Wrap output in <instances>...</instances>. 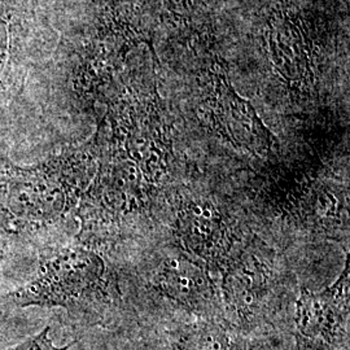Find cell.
Masks as SVG:
<instances>
[{"label": "cell", "mask_w": 350, "mask_h": 350, "mask_svg": "<svg viewBox=\"0 0 350 350\" xmlns=\"http://www.w3.org/2000/svg\"><path fill=\"white\" fill-rule=\"evenodd\" d=\"M98 167L94 138L29 166L0 153V263L46 239L77 211Z\"/></svg>", "instance_id": "6da1fadb"}, {"label": "cell", "mask_w": 350, "mask_h": 350, "mask_svg": "<svg viewBox=\"0 0 350 350\" xmlns=\"http://www.w3.org/2000/svg\"><path fill=\"white\" fill-rule=\"evenodd\" d=\"M107 112L94 140L98 150L134 165L150 187L167 175L172 159L170 126L157 95L125 86L107 98Z\"/></svg>", "instance_id": "7a4b0ae2"}, {"label": "cell", "mask_w": 350, "mask_h": 350, "mask_svg": "<svg viewBox=\"0 0 350 350\" xmlns=\"http://www.w3.org/2000/svg\"><path fill=\"white\" fill-rule=\"evenodd\" d=\"M1 300L16 308H64L99 315L111 301L108 267L96 250L82 244L42 250L36 276Z\"/></svg>", "instance_id": "3957f363"}, {"label": "cell", "mask_w": 350, "mask_h": 350, "mask_svg": "<svg viewBox=\"0 0 350 350\" xmlns=\"http://www.w3.org/2000/svg\"><path fill=\"white\" fill-rule=\"evenodd\" d=\"M200 88L199 116L209 130L237 148L256 154L270 152L275 137L263 125L250 101L240 98L230 85L227 69L218 57L205 70Z\"/></svg>", "instance_id": "277c9868"}, {"label": "cell", "mask_w": 350, "mask_h": 350, "mask_svg": "<svg viewBox=\"0 0 350 350\" xmlns=\"http://www.w3.org/2000/svg\"><path fill=\"white\" fill-rule=\"evenodd\" d=\"M349 260L338 280L322 292L301 288L295 310L299 350H338L349 341Z\"/></svg>", "instance_id": "5b68a950"}, {"label": "cell", "mask_w": 350, "mask_h": 350, "mask_svg": "<svg viewBox=\"0 0 350 350\" xmlns=\"http://www.w3.org/2000/svg\"><path fill=\"white\" fill-rule=\"evenodd\" d=\"M143 39L142 30L130 20L129 13H107L78 65L75 77L77 92L85 99L104 96L113 75L125 63L129 51Z\"/></svg>", "instance_id": "8992f818"}, {"label": "cell", "mask_w": 350, "mask_h": 350, "mask_svg": "<svg viewBox=\"0 0 350 350\" xmlns=\"http://www.w3.org/2000/svg\"><path fill=\"white\" fill-rule=\"evenodd\" d=\"M222 296L239 329L250 331L262 322L273 291V270L258 253L244 250L226 263Z\"/></svg>", "instance_id": "52a82bcc"}, {"label": "cell", "mask_w": 350, "mask_h": 350, "mask_svg": "<svg viewBox=\"0 0 350 350\" xmlns=\"http://www.w3.org/2000/svg\"><path fill=\"white\" fill-rule=\"evenodd\" d=\"M175 232L186 250L214 266H224L230 260L234 245L231 227L212 202L188 199L178 211Z\"/></svg>", "instance_id": "ba28073f"}, {"label": "cell", "mask_w": 350, "mask_h": 350, "mask_svg": "<svg viewBox=\"0 0 350 350\" xmlns=\"http://www.w3.org/2000/svg\"><path fill=\"white\" fill-rule=\"evenodd\" d=\"M153 284L165 297L188 312L200 314L201 318L217 319L219 297L211 276L200 263L185 256L172 257L163 262Z\"/></svg>", "instance_id": "9c48e42d"}, {"label": "cell", "mask_w": 350, "mask_h": 350, "mask_svg": "<svg viewBox=\"0 0 350 350\" xmlns=\"http://www.w3.org/2000/svg\"><path fill=\"white\" fill-rule=\"evenodd\" d=\"M21 26L7 0H0V108L21 91L25 62L21 55Z\"/></svg>", "instance_id": "30bf717a"}, {"label": "cell", "mask_w": 350, "mask_h": 350, "mask_svg": "<svg viewBox=\"0 0 350 350\" xmlns=\"http://www.w3.org/2000/svg\"><path fill=\"white\" fill-rule=\"evenodd\" d=\"M169 350H240L231 327L212 318H201L170 332Z\"/></svg>", "instance_id": "8fae6325"}, {"label": "cell", "mask_w": 350, "mask_h": 350, "mask_svg": "<svg viewBox=\"0 0 350 350\" xmlns=\"http://www.w3.org/2000/svg\"><path fill=\"white\" fill-rule=\"evenodd\" d=\"M212 0H163L165 12L175 25H188L211 11Z\"/></svg>", "instance_id": "7c38bea8"}, {"label": "cell", "mask_w": 350, "mask_h": 350, "mask_svg": "<svg viewBox=\"0 0 350 350\" xmlns=\"http://www.w3.org/2000/svg\"><path fill=\"white\" fill-rule=\"evenodd\" d=\"M50 327L43 328L37 335L26 338L23 342L14 345L12 348L3 350H69L77 341H73L65 347H56L50 338Z\"/></svg>", "instance_id": "4fadbf2b"}]
</instances>
